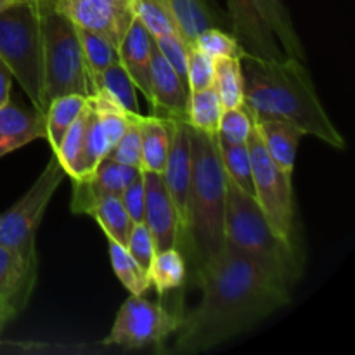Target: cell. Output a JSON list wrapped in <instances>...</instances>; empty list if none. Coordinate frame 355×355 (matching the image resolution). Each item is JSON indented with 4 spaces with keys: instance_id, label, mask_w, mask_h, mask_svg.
Returning a JSON list of instances; mask_svg holds the SVG:
<instances>
[{
    "instance_id": "43",
    "label": "cell",
    "mask_w": 355,
    "mask_h": 355,
    "mask_svg": "<svg viewBox=\"0 0 355 355\" xmlns=\"http://www.w3.org/2000/svg\"><path fill=\"white\" fill-rule=\"evenodd\" d=\"M21 2H28V0H0V12L6 9H9V7L16 6V3H21Z\"/></svg>"
},
{
    "instance_id": "28",
    "label": "cell",
    "mask_w": 355,
    "mask_h": 355,
    "mask_svg": "<svg viewBox=\"0 0 355 355\" xmlns=\"http://www.w3.org/2000/svg\"><path fill=\"white\" fill-rule=\"evenodd\" d=\"M89 215L96 218V222L101 225L107 239H113V241L120 243L123 246L127 245L132 220L127 211H125L120 196L111 194V196L101 198L90 208Z\"/></svg>"
},
{
    "instance_id": "41",
    "label": "cell",
    "mask_w": 355,
    "mask_h": 355,
    "mask_svg": "<svg viewBox=\"0 0 355 355\" xmlns=\"http://www.w3.org/2000/svg\"><path fill=\"white\" fill-rule=\"evenodd\" d=\"M120 200L132 224L144 222V172L142 170L128 182L123 193L120 194Z\"/></svg>"
},
{
    "instance_id": "5",
    "label": "cell",
    "mask_w": 355,
    "mask_h": 355,
    "mask_svg": "<svg viewBox=\"0 0 355 355\" xmlns=\"http://www.w3.org/2000/svg\"><path fill=\"white\" fill-rule=\"evenodd\" d=\"M40 19V113L59 96L89 97V78L76 28L54 0H37Z\"/></svg>"
},
{
    "instance_id": "39",
    "label": "cell",
    "mask_w": 355,
    "mask_h": 355,
    "mask_svg": "<svg viewBox=\"0 0 355 355\" xmlns=\"http://www.w3.org/2000/svg\"><path fill=\"white\" fill-rule=\"evenodd\" d=\"M125 248L128 250L132 259L141 266V269L148 272L149 267H151L153 259H155L156 255V248L151 232H149L148 225H146L144 222L132 224Z\"/></svg>"
},
{
    "instance_id": "12",
    "label": "cell",
    "mask_w": 355,
    "mask_h": 355,
    "mask_svg": "<svg viewBox=\"0 0 355 355\" xmlns=\"http://www.w3.org/2000/svg\"><path fill=\"white\" fill-rule=\"evenodd\" d=\"M231 33L246 54L263 61H281L286 58L283 47L274 37L259 0H225Z\"/></svg>"
},
{
    "instance_id": "6",
    "label": "cell",
    "mask_w": 355,
    "mask_h": 355,
    "mask_svg": "<svg viewBox=\"0 0 355 355\" xmlns=\"http://www.w3.org/2000/svg\"><path fill=\"white\" fill-rule=\"evenodd\" d=\"M0 59L40 111V19L37 0L0 12Z\"/></svg>"
},
{
    "instance_id": "24",
    "label": "cell",
    "mask_w": 355,
    "mask_h": 355,
    "mask_svg": "<svg viewBox=\"0 0 355 355\" xmlns=\"http://www.w3.org/2000/svg\"><path fill=\"white\" fill-rule=\"evenodd\" d=\"M222 111H224V106H222L220 96H218L215 85L189 94L187 123L196 130L217 137Z\"/></svg>"
},
{
    "instance_id": "38",
    "label": "cell",
    "mask_w": 355,
    "mask_h": 355,
    "mask_svg": "<svg viewBox=\"0 0 355 355\" xmlns=\"http://www.w3.org/2000/svg\"><path fill=\"white\" fill-rule=\"evenodd\" d=\"M214 58L208 55L207 52L196 49L194 45H191L186 68V82L187 87H189V92H198V90L214 85Z\"/></svg>"
},
{
    "instance_id": "2",
    "label": "cell",
    "mask_w": 355,
    "mask_h": 355,
    "mask_svg": "<svg viewBox=\"0 0 355 355\" xmlns=\"http://www.w3.org/2000/svg\"><path fill=\"white\" fill-rule=\"evenodd\" d=\"M243 107L252 120H284L305 135L331 148H347L342 132L322 106L314 80L304 61L286 55L281 61H263L241 52Z\"/></svg>"
},
{
    "instance_id": "42",
    "label": "cell",
    "mask_w": 355,
    "mask_h": 355,
    "mask_svg": "<svg viewBox=\"0 0 355 355\" xmlns=\"http://www.w3.org/2000/svg\"><path fill=\"white\" fill-rule=\"evenodd\" d=\"M12 73L9 71L3 61L0 59V107L10 101V89H12Z\"/></svg>"
},
{
    "instance_id": "36",
    "label": "cell",
    "mask_w": 355,
    "mask_h": 355,
    "mask_svg": "<svg viewBox=\"0 0 355 355\" xmlns=\"http://www.w3.org/2000/svg\"><path fill=\"white\" fill-rule=\"evenodd\" d=\"M253 120L245 107H227L222 111L217 139L231 144H243L252 134Z\"/></svg>"
},
{
    "instance_id": "14",
    "label": "cell",
    "mask_w": 355,
    "mask_h": 355,
    "mask_svg": "<svg viewBox=\"0 0 355 355\" xmlns=\"http://www.w3.org/2000/svg\"><path fill=\"white\" fill-rule=\"evenodd\" d=\"M144 224L151 232L156 253L177 248V239H179L177 211L162 173L144 172Z\"/></svg>"
},
{
    "instance_id": "7",
    "label": "cell",
    "mask_w": 355,
    "mask_h": 355,
    "mask_svg": "<svg viewBox=\"0 0 355 355\" xmlns=\"http://www.w3.org/2000/svg\"><path fill=\"white\" fill-rule=\"evenodd\" d=\"M250 159H252L253 187H255V200L260 210L266 215L267 222L277 236L290 245L298 246L297 234V214H295L293 200V177L286 175L266 151L262 139L257 132L255 125L252 128L248 141Z\"/></svg>"
},
{
    "instance_id": "11",
    "label": "cell",
    "mask_w": 355,
    "mask_h": 355,
    "mask_svg": "<svg viewBox=\"0 0 355 355\" xmlns=\"http://www.w3.org/2000/svg\"><path fill=\"white\" fill-rule=\"evenodd\" d=\"M55 7L75 24L101 35L118 49L134 21V10L116 0H54Z\"/></svg>"
},
{
    "instance_id": "31",
    "label": "cell",
    "mask_w": 355,
    "mask_h": 355,
    "mask_svg": "<svg viewBox=\"0 0 355 355\" xmlns=\"http://www.w3.org/2000/svg\"><path fill=\"white\" fill-rule=\"evenodd\" d=\"M85 121H87V104L80 116L73 121L69 130L66 132L61 146L54 153L55 158L61 163L66 175L71 180L83 179V144H85Z\"/></svg>"
},
{
    "instance_id": "32",
    "label": "cell",
    "mask_w": 355,
    "mask_h": 355,
    "mask_svg": "<svg viewBox=\"0 0 355 355\" xmlns=\"http://www.w3.org/2000/svg\"><path fill=\"white\" fill-rule=\"evenodd\" d=\"M107 248H110L111 266H113L118 281L130 291V295H144L151 288L148 272L141 269V266L132 259L123 245L113 241V239H107Z\"/></svg>"
},
{
    "instance_id": "3",
    "label": "cell",
    "mask_w": 355,
    "mask_h": 355,
    "mask_svg": "<svg viewBox=\"0 0 355 355\" xmlns=\"http://www.w3.org/2000/svg\"><path fill=\"white\" fill-rule=\"evenodd\" d=\"M189 141L193 173L184 253L191 257L198 270L225 248L227 177L220 162L217 137L189 125Z\"/></svg>"
},
{
    "instance_id": "15",
    "label": "cell",
    "mask_w": 355,
    "mask_h": 355,
    "mask_svg": "<svg viewBox=\"0 0 355 355\" xmlns=\"http://www.w3.org/2000/svg\"><path fill=\"white\" fill-rule=\"evenodd\" d=\"M141 172L135 166L121 165L110 156L103 159L87 179L73 180L71 211L89 215L90 208L104 196H120L132 179Z\"/></svg>"
},
{
    "instance_id": "35",
    "label": "cell",
    "mask_w": 355,
    "mask_h": 355,
    "mask_svg": "<svg viewBox=\"0 0 355 355\" xmlns=\"http://www.w3.org/2000/svg\"><path fill=\"white\" fill-rule=\"evenodd\" d=\"M194 47L207 52L214 59L217 58H232L238 55L241 58V45L234 38V35L222 28H210V30L201 31L194 40Z\"/></svg>"
},
{
    "instance_id": "26",
    "label": "cell",
    "mask_w": 355,
    "mask_h": 355,
    "mask_svg": "<svg viewBox=\"0 0 355 355\" xmlns=\"http://www.w3.org/2000/svg\"><path fill=\"white\" fill-rule=\"evenodd\" d=\"M148 276L151 286H155L159 295H166L168 291L182 286L187 276L186 259H184L182 252L179 248H168L156 253L148 270Z\"/></svg>"
},
{
    "instance_id": "8",
    "label": "cell",
    "mask_w": 355,
    "mask_h": 355,
    "mask_svg": "<svg viewBox=\"0 0 355 355\" xmlns=\"http://www.w3.org/2000/svg\"><path fill=\"white\" fill-rule=\"evenodd\" d=\"M64 175L59 159L52 156L23 198L0 217V245L17 252L28 262H37L35 239L38 225Z\"/></svg>"
},
{
    "instance_id": "33",
    "label": "cell",
    "mask_w": 355,
    "mask_h": 355,
    "mask_svg": "<svg viewBox=\"0 0 355 355\" xmlns=\"http://www.w3.org/2000/svg\"><path fill=\"white\" fill-rule=\"evenodd\" d=\"M130 7L134 16L148 28L153 38L168 33L180 35L166 0H134Z\"/></svg>"
},
{
    "instance_id": "29",
    "label": "cell",
    "mask_w": 355,
    "mask_h": 355,
    "mask_svg": "<svg viewBox=\"0 0 355 355\" xmlns=\"http://www.w3.org/2000/svg\"><path fill=\"white\" fill-rule=\"evenodd\" d=\"M215 78L214 85L220 96L222 106L227 107H243V68L241 58H217L214 59Z\"/></svg>"
},
{
    "instance_id": "13",
    "label": "cell",
    "mask_w": 355,
    "mask_h": 355,
    "mask_svg": "<svg viewBox=\"0 0 355 355\" xmlns=\"http://www.w3.org/2000/svg\"><path fill=\"white\" fill-rule=\"evenodd\" d=\"M189 87L186 80L170 66L158 47L151 59V110L155 116L170 121H187Z\"/></svg>"
},
{
    "instance_id": "10",
    "label": "cell",
    "mask_w": 355,
    "mask_h": 355,
    "mask_svg": "<svg viewBox=\"0 0 355 355\" xmlns=\"http://www.w3.org/2000/svg\"><path fill=\"white\" fill-rule=\"evenodd\" d=\"M191 173H193V163H191L189 123L187 121H173L168 156H166L165 170H163L162 175L177 211V222H179L177 248L182 252V255L184 248H186L187 218H189Z\"/></svg>"
},
{
    "instance_id": "20",
    "label": "cell",
    "mask_w": 355,
    "mask_h": 355,
    "mask_svg": "<svg viewBox=\"0 0 355 355\" xmlns=\"http://www.w3.org/2000/svg\"><path fill=\"white\" fill-rule=\"evenodd\" d=\"M253 125L272 162L286 175L293 177L298 142L305 135L302 128L284 120H253Z\"/></svg>"
},
{
    "instance_id": "16",
    "label": "cell",
    "mask_w": 355,
    "mask_h": 355,
    "mask_svg": "<svg viewBox=\"0 0 355 355\" xmlns=\"http://www.w3.org/2000/svg\"><path fill=\"white\" fill-rule=\"evenodd\" d=\"M38 262H28L14 250L0 245V311L16 318L37 283Z\"/></svg>"
},
{
    "instance_id": "44",
    "label": "cell",
    "mask_w": 355,
    "mask_h": 355,
    "mask_svg": "<svg viewBox=\"0 0 355 355\" xmlns=\"http://www.w3.org/2000/svg\"><path fill=\"white\" fill-rule=\"evenodd\" d=\"M10 315L7 314V312H3V311H0V333H2V329H3V326L7 324V322L10 321Z\"/></svg>"
},
{
    "instance_id": "19",
    "label": "cell",
    "mask_w": 355,
    "mask_h": 355,
    "mask_svg": "<svg viewBox=\"0 0 355 355\" xmlns=\"http://www.w3.org/2000/svg\"><path fill=\"white\" fill-rule=\"evenodd\" d=\"M175 19L180 35L189 45L198 35L210 28H222L231 31L227 14L222 12L214 0H166Z\"/></svg>"
},
{
    "instance_id": "17",
    "label": "cell",
    "mask_w": 355,
    "mask_h": 355,
    "mask_svg": "<svg viewBox=\"0 0 355 355\" xmlns=\"http://www.w3.org/2000/svg\"><path fill=\"white\" fill-rule=\"evenodd\" d=\"M155 49V38L148 28L134 17L123 40L118 45V59L130 75L139 92L144 94L151 103V59Z\"/></svg>"
},
{
    "instance_id": "25",
    "label": "cell",
    "mask_w": 355,
    "mask_h": 355,
    "mask_svg": "<svg viewBox=\"0 0 355 355\" xmlns=\"http://www.w3.org/2000/svg\"><path fill=\"white\" fill-rule=\"evenodd\" d=\"M76 33H78L80 45H82L83 62H85L87 78H89V89L92 90L97 78H99L113 62L118 61V49L114 47L111 42H107L104 37L92 33V31L83 30V28H76Z\"/></svg>"
},
{
    "instance_id": "9",
    "label": "cell",
    "mask_w": 355,
    "mask_h": 355,
    "mask_svg": "<svg viewBox=\"0 0 355 355\" xmlns=\"http://www.w3.org/2000/svg\"><path fill=\"white\" fill-rule=\"evenodd\" d=\"M182 315V312H173L162 304L146 300L142 295H130L103 342L107 347L116 345L128 350L162 345L170 335L179 331Z\"/></svg>"
},
{
    "instance_id": "4",
    "label": "cell",
    "mask_w": 355,
    "mask_h": 355,
    "mask_svg": "<svg viewBox=\"0 0 355 355\" xmlns=\"http://www.w3.org/2000/svg\"><path fill=\"white\" fill-rule=\"evenodd\" d=\"M225 243L259 263L281 288L290 291L304 270L300 248L274 232L255 198L243 193L227 179Z\"/></svg>"
},
{
    "instance_id": "45",
    "label": "cell",
    "mask_w": 355,
    "mask_h": 355,
    "mask_svg": "<svg viewBox=\"0 0 355 355\" xmlns=\"http://www.w3.org/2000/svg\"><path fill=\"white\" fill-rule=\"evenodd\" d=\"M116 2H121V3H127V6H132V2H134V0H116Z\"/></svg>"
},
{
    "instance_id": "30",
    "label": "cell",
    "mask_w": 355,
    "mask_h": 355,
    "mask_svg": "<svg viewBox=\"0 0 355 355\" xmlns=\"http://www.w3.org/2000/svg\"><path fill=\"white\" fill-rule=\"evenodd\" d=\"M218 141V153H220V162L224 166L225 177L236 184L243 193L255 198V187H253L252 175V159H250L248 144H231V142Z\"/></svg>"
},
{
    "instance_id": "34",
    "label": "cell",
    "mask_w": 355,
    "mask_h": 355,
    "mask_svg": "<svg viewBox=\"0 0 355 355\" xmlns=\"http://www.w3.org/2000/svg\"><path fill=\"white\" fill-rule=\"evenodd\" d=\"M110 151V144H107V139L99 123V118H97L96 111L87 103L85 144H83V179L92 175L94 170L106 158Z\"/></svg>"
},
{
    "instance_id": "1",
    "label": "cell",
    "mask_w": 355,
    "mask_h": 355,
    "mask_svg": "<svg viewBox=\"0 0 355 355\" xmlns=\"http://www.w3.org/2000/svg\"><path fill=\"white\" fill-rule=\"evenodd\" d=\"M196 277L203 297L182 315L173 347L179 355L207 352L290 304V291L229 243L196 270Z\"/></svg>"
},
{
    "instance_id": "40",
    "label": "cell",
    "mask_w": 355,
    "mask_h": 355,
    "mask_svg": "<svg viewBox=\"0 0 355 355\" xmlns=\"http://www.w3.org/2000/svg\"><path fill=\"white\" fill-rule=\"evenodd\" d=\"M155 44L158 51L162 52L163 58L170 62L173 69L186 80V68H187V54H189V47L182 35L168 33L162 35V37L155 38ZM187 83V82H186Z\"/></svg>"
},
{
    "instance_id": "21",
    "label": "cell",
    "mask_w": 355,
    "mask_h": 355,
    "mask_svg": "<svg viewBox=\"0 0 355 355\" xmlns=\"http://www.w3.org/2000/svg\"><path fill=\"white\" fill-rule=\"evenodd\" d=\"M173 121L151 114L139 118L141 128V168L144 172L163 173L172 139Z\"/></svg>"
},
{
    "instance_id": "23",
    "label": "cell",
    "mask_w": 355,
    "mask_h": 355,
    "mask_svg": "<svg viewBox=\"0 0 355 355\" xmlns=\"http://www.w3.org/2000/svg\"><path fill=\"white\" fill-rule=\"evenodd\" d=\"M85 104L87 97L78 96V94L59 96L49 103L47 111H45V120H47V137L45 139L51 144L52 153L58 151L66 132L80 116Z\"/></svg>"
},
{
    "instance_id": "27",
    "label": "cell",
    "mask_w": 355,
    "mask_h": 355,
    "mask_svg": "<svg viewBox=\"0 0 355 355\" xmlns=\"http://www.w3.org/2000/svg\"><path fill=\"white\" fill-rule=\"evenodd\" d=\"M96 90H104V92H106L111 99L116 101L127 113L141 114L137 101V87L132 82L130 75H128L127 69L123 68L120 59H118L116 62H113V64L97 78L96 85L92 87L90 94L96 92Z\"/></svg>"
},
{
    "instance_id": "18",
    "label": "cell",
    "mask_w": 355,
    "mask_h": 355,
    "mask_svg": "<svg viewBox=\"0 0 355 355\" xmlns=\"http://www.w3.org/2000/svg\"><path fill=\"white\" fill-rule=\"evenodd\" d=\"M47 137V120L40 111H26L9 101L0 107V158Z\"/></svg>"
},
{
    "instance_id": "37",
    "label": "cell",
    "mask_w": 355,
    "mask_h": 355,
    "mask_svg": "<svg viewBox=\"0 0 355 355\" xmlns=\"http://www.w3.org/2000/svg\"><path fill=\"white\" fill-rule=\"evenodd\" d=\"M139 118H141V114H135V116L130 118L127 130L123 132L116 146L107 153V156L114 162L121 163V165L135 166V168H141V128H139Z\"/></svg>"
},
{
    "instance_id": "22",
    "label": "cell",
    "mask_w": 355,
    "mask_h": 355,
    "mask_svg": "<svg viewBox=\"0 0 355 355\" xmlns=\"http://www.w3.org/2000/svg\"><path fill=\"white\" fill-rule=\"evenodd\" d=\"M259 3L263 19L267 21L269 28L272 30L274 37L277 38L279 45L283 47L284 54L305 62V59H307L305 47L300 40V35L297 33V28H295L286 3L283 0H259Z\"/></svg>"
}]
</instances>
